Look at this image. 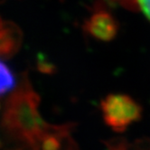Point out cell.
I'll return each instance as SVG.
<instances>
[{
	"mask_svg": "<svg viewBox=\"0 0 150 150\" xmlns=\"http://www.w3.org/2000/svg\"><path fill=\"white\" fill-rule=\"evenodd\" d=\"M16 86V78L13 71L0 60V98L4 97Z\"/></svg>",
	"mask_w": 150,
	"mask_h": 150,
	"instance_id": "5b68a950",
	"label": "cell"
},
{
	"mask_svg": "<svg viewBox=\"0 0 150 150\" xmlns=\"http://www.w3.org/2000/svg\"><path fill=\"white\" fill-rule=\"evenodd\" d=\"M105 123L116 132H124L131 123L138 121L142 108L135 100L125 94H110L101 101Z\"/></svg>",
	"mask_w": 150,
	"mask_h": 150,
	"instance_id": "7a4b0ae2",
	"label": "cell"
},
{
	"mask_svg": "<svg viewBox=\"0 0 150 150\" xmlns=\"http://www.w3.org/2000/svg\"><path fill=\"white\" fill-rule=\"evenodd\" d=\"M138 7L150 21V0H137Z\"/></svg>",
	"mask_w": 150,
	"mask_h": 150,
	"instance_id": "ba28073f",
	"label": "cell"
},
{
	"mask_svg": "<svg viewBox=\"0 0 150 150\" xmlns=\"http://www.w3.org/2000/svg\"><path fill=\"white\" fill-rule=\"evenodd\" d=\"M84 31L95 39L110 42L117 35L119 23L116 18L105 10L97 9L83 25Z\"/></svg>",
	"mask_w": 150,
	"mask_h": 150,
	"instance_id": "3957f363",
	"label": "cell"
},
{
	"mask_svg": "<svg viewBox=\"0 0 150 150\" xmlns=\"http://www.w3.org/2000/svg\"><path fill=\"white\" fill-rule=\"evenodd\" d=\"M105 145L110 149H127L129 147L127 139L123 137H113L109 140H106Z\"/></svg>",
	"mask_w": 150,
	"mask_h": 150,
	"instance_id": "8992f818",
	"label": "cell"
},
{
	"mask_svg": "<svg viewBox=\"0 0 150 150\" xmlns=\"http://www.w3.org/2000/svg\"><path fill=\"white\" fill-rule=\"evenodd\" d=\"M132 147L136 149H150V137H142L137 139Z\"/></svg>",
	"mask_w": 150,
	"mask_h": 150,
	"instance_id": "52a82bcc",
	"label": "cell"
},
{
	"mask_svg": "<svg viewBox=\"0 0 150 150\" xmlns=\"http://www.w3.org/2000/svg\"><path fill=\"white\" fill-rule=\"evenodd\" d=\"M38 102V96L24 79L7 101L3 117V128L8 137L23 147L58 149L62 143L74 145L69 133L70 124L53 126L46 123L37 110Z\"/></svg>",
	"mask_w": 150,
	"mask_h": 150,
	"instance_id": "6da1fadb",
	"label": "cell"
},
{
	"mask_svg": "<svg viewBox=\"0 0 150 150\" xmlns=\"http://www.w3.org/2000/svg\"><path fill=\"white\" fill-rule=\"evenodd\" d=\"M16 26L0 19V55L9 56L15 52L20 42Z\"/></svg>",
	"mask_w": 150,
	"mask_h": 150,
	"instance_id": "277c9868",
	"label": "cell"
}]
</instances>
